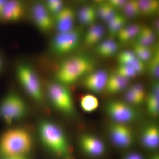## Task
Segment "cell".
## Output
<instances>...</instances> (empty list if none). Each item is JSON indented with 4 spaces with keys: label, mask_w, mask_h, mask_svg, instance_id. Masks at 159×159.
Masks as SVG:
<instances>
[{
    "label": "cell",
    "mask_w": 159,
    "mask_h": 159,
    "mask_svg": "<svg viewBox=\"0 0 159 159\" xmlns=\"http://www.w3.org/2000/svg\"><path fill=\"white\" fill-rule=\"evenodd\" d=\"M94 67L92 58L84 54H76L59 64L55 74L57 82L62 84L74 83L84 75L92 72Z\"/></svg>",
    "instance_id": "obj_1"
},
{
    "label": "cell",
    "mask_w": 159,
    "mask_h": 159,
    "mask_svg": "<svg viewBox=\"0 0 159 159\" xmlns=\"http://www.w3.org/2000/svg\"><path fill=\"white\" fill-rule=\"evenodd\" d=\"M4 66V60H3L2 57L0 55V72L3 70Z\"/></svg>",
    "instance_id": "obj_39"
},
{
    "label": "cell",
    "mask_w": 159,
    "mask_h": 159,
    "mask_svg": "<svg viewBox=\"0 0 159 159\" xmlns=\"http://www.w3.org/2000/svg\"><path fill=\"white\" fill-rule=\"evenodd\" d=\"M159 130L157 126L152 125L148 126L143 132L142 142L146 148L154 149L159 145Z\"/></svg>",
    "instance_id": "obj_15"
},
{
    "label": "cell",
    "mask_w": 159,
    "mask_h": 159,
    "mask_svg": "<svg viewBox=\"0 0 159 159\" xmlns=\"http://www.w3.org/2000/svg\"><path fill=\"white\" fill-rule=\"evenodd\" d=\"M141 27L138 24H136L124 26L117 34L119 41L122 43H126L136 38Z\"/></svg>",
    "instance_id": "obj_21"
},
{
    "label": "cell",
    "mask_w": 159,
    "mask_h": 159,
    "mask_svg": "<svg viewBox=\"0 0 159 159\" xmlns=\"http://www.w3.org/2000/svg\"><path fill=\"white\" fill-rule=\"evenodd\" d=\"M108 77L107 72L103 70L92 72L84 78V84L90 91L99 93L105 87Z\"/></svg>",
    "instance_id": "obj_12"
},
{
    "label": "cell",
    "mask_w": 159,
    "mask_h": 159,
    "mask_svg": "<svg viewBox=\"0 0 159 159\" xmlns=\"http://www.w3.org/2000/svg\"><path fill=\"white\" fill-rule=\"evenodd\" d=\"M7 1H0V17H1V15L3 9H4V6Z\"/></svg>",
    "instance_id": "obj_37"
},
{
    "label": "cell",
    "mask_w": 159,
    "mask_h": 159,
    "mask_svg": "<svg viewBox=\"0 0 159 159\" xmlns=\"http://www.w3.org/2000/svg\"><path fill=\"white\" fill-rule=\"evenodd\" d=\"M33 139L28 131L23 128L11 129L0 137V156L24 157L30 152Z\"/></svg>",
    "instance_id": "obj_2"
},
{
    "label": "cell",
    "mask_w": 159,
    "mask_h": 159,
    "mask_svg": "<svg viewBox=\"0 0 159 159\" xmlns=\"http://www.w3.org/2000/svg\"><path fill=\"white\" fill-rule=\"evenodd\" d=\"M82 32L79 29H74L67 32L58 33L51 40V51L54 54L62 55L74 51L79 46Z\"/></svg>",
    "instance_id": "obj_6"
},
{
    "label": "cell",
    "mask_w": 159,
    "mask_h": 159,
    "mask_svg": "<svg viewBox=\"0 0 159 159\" xmlns=\"http://www.w3.org/2000/svg\"><path fill=\"white\" fill-rule=\"evenodd\" d=\"M16 72L19 81L26 93L35 101H43V96L40 81L34 69L27 64H20Z\"/></svg>",
    "instance_id": "obj_5"
},
{
    "label": "cell",
    "mask_w": 159,
    "mask_h": 159,
    "mask_svg": "<svg viewBox=\"0 0 159 159\" xmlns=\"http://www.w3.org/2000/svg\"><path fill=\"white\" fill-rule=\"evenodd\" d=\"M116 74L119 76L129 80L138 75L136 71L130 66L120 65L117 69Z\"/></svg>",
    "instance_id": "obj_29"
},
{
    "label": "cell",
    "mask_w": 159,
    "mask_h": 159,
    "mask_svg": "<svg viewBox=\"0 0 159 159\" xmlns=\"http://www.w3.org/2000/svg\"><path fill=\"white\" fill-rule=\"evenodd\" d=\"M49 99L56 108L66 114L74 112V104L70 93L64 84L51 82L47 86Z\"/></svg>",
    "instance_id": "obj_7"
},
{
    "label": "cell",
    "mask_w": 159,
    "mask_h": 159,
    "mask_svg": "<svg viewBox=\"0 0 159 159\" xmlns=\"http://www.w3.org/2000/svg\"><path fill=\"white\" fill-rule=\"evenodd\" d=\"M125 16L123 15L117 13L107 23L110 34L111 35H117L125 26Z\"/></svg>",
    "instance_id": "obj_23"
},
{
    "label": "cell",
    "mask_w": 159,
    "mask_h": 159,
    "mask_svg": "<svg viewBox=\"0 0 159 159\" xmlns=\"http://www.w3.org/2000/svg\"><path fill=\"white\" fill-rule=\"evenodd\" d=\"M137 56L133 51H122L119 54L118 59L119 64L129 65Z\"/></svg>",
    "instance_id": "obj_30"
},
{
    "label": "cell",
    "mask_w": 159,
    "mask_h": 159,
    "mask_svg": "<svg viewBox=\"0 0 159 159\" xmlns=\"http://www.w3.org/2000/svg\"><path fill=\"white\" fill-rule=\"evenodd\" d=\"M80 104L81 108L84 111L91 112L98 108L99 102L97 97L93 95L88 94L82 97Z\"/></svg>",
    "instance_id": "obj_24"
},
{
    "label": "cell",
    "mask_w": 159,
    "mask_h": 159,
    "mask_svg": "<svg viewBox=\"0 0 159 159\" xmlns=\"http://www.w3.org/2000/svg\"><path fill=\"white\" fill-rule=\"evenodd\" d=\"M125 159H143L142 157L138 154L133 153L129 155Z\"/></svg>",
    "instance_id": "obj_36"
},
{
    "label": "cell",
    "mask_w": 159,
    "mask_h": 159,
    "mask_svg": "<svg viewBox=\"0 0 159 159\" xmlns=\"http://www.w3.org/2000/svg\"><path fill=\"white\" fill-rule=\"evenodd\" d=\"M75 17V11L72 8H63L55 16L54 20V26L56 27L58 33L67 32L74 29Z\"/></svg>",
    "instance_id": "obj_11"
},
{
    "label": "cell",
    "mask_w": 159,
    "mask_h": 159,
    "mask_svg": "<svg viewBox=\"0 0 159 159\" xmlns=\"http://www.w3.org/2000/svg\"><path fill=\"white\" fill-rule=\"evenodd\" d=\"M139 34H142L143 36H145L146 38L150 42L152 43L153 44L156 40L155 32L153 29L148 26H144L141 27Z\"/></svg>",
    "instance_id": "obj_32"
},
{
    "label": "cell",
    "mask_w": 159,
    "mask_h": 159,
    "mask_svg": "<svg viewBox=\"0 0 159 159\" xmlns=\"http://www.w3.org/2000/svg\"><path fill=\"white\" fill-rule=\"evenodd\" d=\"M148 69L149 73L154 78L158 79L159 76V49L157 47L152 53V56L148 61Z\"/></svg>",
    "instance_id": "obj_25"
},
{
    "label": "cell",
    "mask_w": 159,
    "mask_h": 159,
    "mask_svg": "<svg viewBox=\"0 0 159 159\" xmlns=\"http://www.w3.org/2000/svg\"><path fill=\"white\" fill-rule=\"evenodd\" d=\"M25 12V6L22 2L17 1H7L0 20L6 22L17 21L22 19Z\"/></svg>",
    "instance_id": "obj_10"
},
{
    "label": "cell",
    "mask_w": 159,
    "mask_h": 159,
    "mask_svg": "<svg viewBox=\"0 0 159 159\" xmlns=\"http://www.w3.org/2000/svg\"><path fill=\"white\" fill-rule=\"evenodd\" d=\"M97 16V9L92 6H83L77 13L80 22L87 25H92L95 24Z\"/></svg>",
    "instance_id": "obj_18"
},
{
    "label": "cell",
    "mask_w": 159,
    "mask_h": 159,
    "mask_svg": "<svg viewBox=\"0 0 159 159\" xmlns=\"http://www.w3.org/2000/svg\"><path fill=\"white\" fill-rule=\"evenodd\" d=\"M119 48L116 42L111 39H109L98 45L97 52L102 57H110L116 54Z\"/></svg>",
    "instance_id": "obj_20"
},
{
    "label": "cell",
    "mask_w": 159,
    "mask_h": 159,
    "mask_svg": "<svg viewBox=\"0 0 159 159\" xmlns=\"http://www.w3.org/2000/svg\"><path fill=\"white\" fill-rule=\"evenodd\" d=\"M40 139L43 145L60 156L66 157L70 152L65 136L58 125L43 120L38 126Z\"/></svg>",
    "instance_id": "obj_3"
},
{
    "label": "cell",
    "mask_w": 159,
    "mask_h": 159,
    "mask_svg": "<svg viewBox=\"0 0 159 159\" xmlns=\"http://www.w3.org/2000/svg\"><path fill=\"white\" fill-rule=\"evenodd\" d=\"M137 57L143 62L148 61L152 56V52L148 47L135 43L134 51Z\"/></svg>",
    "instance_id": "obj_27"
},
{
    "label": "cell",
    "mask_w": 159,
    "mask_h": 159,
    "mask_svg": "<svg viewBox=\"0 0 159 159\" xmlns=\"http://www.w3.org/2000/svg\"><path fill=\"white\" fill-rule=\"evenodd\" d=\"M159 86L158 82L154 83L150 94L147 98L148 111L151 116H157L159 113Z\"/></svg>",
    "instance_id": "obj_19"
},
{
    "label": "cell",
    "mask_w": 159,
    "mask_h": 159,
    "mask_svg": "<svg viewBox=\"0 0 159 159\" xmlns=\"http://www.w3.org/2000/svg\"><path fill=\"white\" fill-rule=\"evenodd\" d=\"M2 159H26L24 157H2Z\"/></svg>",
    "instance_id": "obj_38"
},
{
    "label": "cell",
    "mask_w": 159,
    "mask_h": 159,
    "mask_svg": "<svg viewBox=\"0 0 159 159\" xmlns=\"http://www.w3.org/2000/svg\"><path fill=\"white\" fill-rule=\"evenodd\" d=\"M122 10L125 17H136L141 14L138 1H127Z\"/></svg>",
    "instance_id": "obj_26"
},
{
    "label": "cell",
    "mask_w": 159,
    "mask_h": 159,
    "mask_svg": "<svg viewBox=\"0 0 159 159\" xmlns=\"http://www.w3.org/2000/svg\"><path fill=\"white\" fill-rule=\"evenodd\" d=\"M105 33L104 27L99 24L91 25L84 36V42L88 46L96 44L102 39Z\"/></svg>",
    "instance_id": "obj_17"
},
{
    "label": "cell",
    "mask_w": 159,
    "mask_h": 159,
    "mask_svg": "<svg viewBox=\"0 0 159 159\" xmlns=\"http://www.w3.org/2000/svg\"><path fill=\"white\" fill-rule=\"evenodd\" d=\"M107 110L112 118L120 123L130 122L135 117L134 110L129 106L120 101H113L109 103Z\"/></svg>",
    "instance_id": "obj_9"
},
{
    "label": "cell",
    "mask_w": 159,
    "mask_h": 159,
    "mask_svg": "<svg viewBox=\"0 0 159 159\" xmlns=\"http://www.w3.org/2000/svg\"><path fill=\"white\" fill-rule=\"evenodd\" d=\"M125 98L129 102L135 105H139L145 100L130 89L125 93Z\"/></svg>",
    "instance_id": "obj_31"
},
{
    "label": "cell",
    "mask_w": 159,
    "mask_h": 159,
    "mask_svg": "<svg viewBox=\"0 0 159 159\" xmlns=\"http://www.w3.org/2000/svg\"><path fill=\"white\" fill-rule=\"evenodd\" d=\"M126 2L127 1L125 0H110L108 1V3L114 9H123Z\"/></svg>",
    "instance_id": "obj_34"
},
{
    "label": "cell",
    "mask_w": 159,
    "mask_h": 159,
    "mask_svg": "<svg viewBox=\"0 0 159 159\" xmlns=\"http://www.w3.org/2000/svg\"><path fill=\"white\" fill-rule=\"evenodd\" d=\"M80 145L87 153L93 156H99L103 153L104 144L96 137L88 135L83 136L80 139Z\"/></svg>",
    "instance_id": "obj_14"
},
{
    "label": "cell",
    "mask_w": 159,
    "mask_h": 159,
    "mask_svg": "<svg viewBox=\"0 0 159 159\" xmlns=\"http://www.w3.org/2000/svg\"><path fill=\"white\" fill-rule=\"evenodd\" d=\"M27 107L19 95L11 92L7 94L0 102V118L7 125L26 116Z\"/></svg>",
    "instance_id": "obj_4"
},
{
    "label": "cell",
    "mask_w": 159,
    "mask_h": 159,
    "mask_svg": "<svg viewBox=\"0 0 159 159\" xmlns=\"http://www.w3.org/2000/svg\"><path fill=\"white\" fill-rule=\"evenodd\" d=\"M159 19H156L154 20L153 23V28L154 29L155 32H157V33H158L159 30Z\"/></svg>",
    "instance_id": "obj_35"
},
{
    "label": "cell",
    "mask_w": 159,
    "mask_h": 159,
    "mask_svg": "<svg viewBox=\"0 0 159 159\" xmlns=\"http://www.w3.org/2000/svg\"><path fill=\"white\" fill-rule=\"evenodd\" d=\"M128 84V79L115 73L109 76L105 87L109 93H116L123 90Z\"/></svg>",
    "instance_id": "obj_16"
},
{
    "label": "cell",
    "mask_w": 159,
    "mask_h": 159,
    "mask_svg": "<svg viewBox=\"0 0 159 159\" xmlns=\"http://www.w3.org/2000/svg\"><path fill=\"white\" fill-rule=\"evenodd\" d=\"M140 13L146 16L153 15L158 12L159 2L157 0L138 1Z\"/></svg>",
    "instance_id": "obj_22"
},
{
    "label": "cell",
    "mask_w": 159,
    "mask_h": 159,
    "mask_svg": "<svg viewBox=\"0 0 159 159\" xmlns=\"http://www.w3.org/2000/svg\"><path fill=\"white\" fill-rule=\"evenodd\" d=\"M31 14L34 25L43 33L50 32L54 28V20L43 3H34L31 8Z\"/></svg>",
    "instance_id": "obj_8"
},
{
    "label": "cell",
    "mask_w": 159,
    "mask_h": 159,
    "mask_svg": "<svg viewBox=\"0 0 159 159\" xmlns=\"http://www.w3.org/2000/svg\"><path fill=\"white\" fill-rule=\"evenodd\" d=\"M130 89L138 94L142 99H145L146 95H145V89L142 84H134Z\"/></svg>",
    "instance_id": "obj_33"
},
{
    "label": "cell",
    "mask_w": 159,
    "mask_h": 159,
    "mask_svg": "<svg viewBox=\"0 0 159 159\" xmlns=\"http://www.w3.org/2000/svg\"><path fill=\"white\" fill-rule=\"evenodd\" d=\"M111 136L114 143L120 147L129 146L133 140L131 130L122 124H116L111 128Z\"/></svg>",
    "instance_id": "obj_13"
},
{
    "label": "cell",
    "mask_w": 159,
    "mask_h": 159,
    "mask_svg": "<svg viewBox=\"0 0 159 159\" xmlns=\"http://www.w3.org/2000/svg\"><path fill=\"white\" fill-rule=\"evenodd\" d=\"M152 159H159V157H155Z\"/></svg>",
    "instance_id": "obj_40"
},
{
    "label": "cell",
    "mask_w": 159,
    "mask_h": 159,
    "mask_svg": "<svg viewBox=\"0 0 159 159\" xmlns=\"http://www.w3.org/2000/svg\"><path fill=\"white\" fill-rule=\"evenodd\" d=\"M44 4L50 14L54 15L55 16L64 8L63 2L60 0L46 1Z\"/></svg>",
    "instance_id": "obj_28"
}]
</instances>
